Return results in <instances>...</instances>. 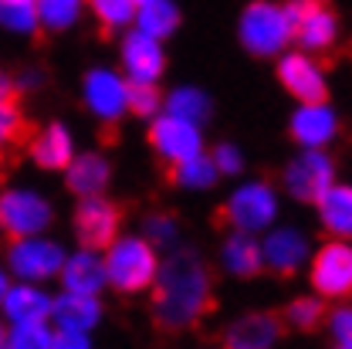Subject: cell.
I'll use <instances>...</instances> for the list:
<instances>
[{
  "label": "cell",
  "instance_id": "31",
  "mask_svg": "<svg viewBox=\"0 0 352 349\" xmlns=\"http://www.w3.org/2000/svg\"><path fill=\"white\" fill-rule=\"evenodd\" d=\"M0 24L14 34H34L41 24L34 0H0Z\"/></svg>",
  "mask_w": 352,
  "mask_h": 349
},
{
  "label": "cell",
  "instance_id": "30",
  "mask_svg": "<svg viewBox=\"0 0 352 349\" xmlns=\"http://www.w3.org/2000/svg\"><path fill=\"white\" fill-rule=\"evenodd\" d=\"M166 112L179 116V119H190V123H204L210 116V98L200 92V88H176L173 95L166 98Z\"/></svg>",
  "mask_w": 352,
  "mask_h": 349
},
{
  "label": "cell",
  "instance_id": "13",
  "mask_svg": "<svg viewBox=\"0 0 352 349\" xmlns=\"http://www.w3.org/2000/svg\"><path fill=\"white\" fill-rule=\"evenodd\" d=\"M54 295L34 282H10L7 295L0 299V315L7 326H28V322H51Z\"/></svg>",
  "mask_w": 352,
  "mask_h": 349
},
{
  "label": "cell",
  "instance_id": "35",
  "mask_svg": "<svg viewBox=\"0 0 352 349\" xmlns=\"http://www.w3.org/2000/svg\"><path fill=\"white\" fill-rule=\"evenodd\" d=\"M126 105H129V112H135V116H156V112H160V105H163V98H160L156 85H146V82H129Z\"/></svg>",
  "mask_w": 352,
  "mask_h": 349
},
{
  "label": "cell",
  "instance_id": "34",
  "mask_svg": "<svg viewBox=\"0 0 352 349\" xmlns=\"http://www.w3.org/2000/svg\"><path fill=\"white\" fill-rule=\"evenodd\" d=\"M176 237H179V220L173 214H153V218H146V241L156 251L176 248Z\"/></svg>",
  "mask_w": 352,
  "mask_h": 349
},
{
  "label": "cell",
  "instance_id": "9",
  "mask_svg": "<svg viewBox=\"0 0 352 349\" xmlns=\"http://www.w3.org/2000/svg\"><path fill=\"white\" fill-rule=\"evenodd\" d=\"M119 224H122V211L112 200H105L102 193L82 197V204L75 211V237H78L82 248L105 251L119 237Z\"/></svg>",
  "mask_w": 352,
  "mask_h": 349
},
{
  "label": "cell",
  "instance_id": "19",
  "mask_svg": "<svg viewBox=\"0 0 352 349\" xmlns=\"http://www.w3.org/2000/svg\"><path fill=\"white\" fill-rule=\"evenodd\" d=\"M339 119L325 102H302L298 112L292 116V136L295 142H302L305 149H322L336 139Z\"/></svg>",
  "mask_w": 352,
  "mask_h": 349
},
{
  "label": "cell",
  "instance_id": "15",
  "mask_svg": "<svg viewBox=\"0 0 352 349\" xmlns=\"http://www.w3.org/2000/svg\"><path fill=\"white\" fill-rule=\"evenodd\" d=\"M261 258L264 268H271L278 275H295L308 262V237L298 227H274L264 234Z\"/></svg>",
  "mask_w": 352,
  "mask_h": 349
},
{
  "label": "cell",
  "instance_id": "24",
  "mask_svg": "<svg viewBox=\"0 0 352 349\" xmlns=\"http://www.w3.org/2000/svg\"><path fill=\"white\" fill-rule=\"evenodd\" d=\"M31 136L28 119L17 105V85L10 78H0V156L14 146H21Z\"/></svg>",
  "mask_w": 352,
  "mask_h": 349
},
{
  "label": "cell",
  "instance_id": "7",
  "mask_svg": "<svg viewBox=\"0 0 352 349\" xmlns=\"http://www.w3.org/2000/svg\"><path fill=\"white\" fill-rule=\"evenodd\" d=\"M295 41H302L308 54L311 51H329L339 38V21L322 0H288L285 3Z\"/></svg>",
  "mask_w": 352,
  "mask_h": 349
},
{
  "label": "cell",
  "instance_id": "3",
  "mask_svg": "<svg viewBox=\"0 0 352 349\" xmlns=\"http://www.w3.org/2000/svg\"><path fill=\"white\" fill-rule=\"evenodd\" d=\"M292 38H295V31H292V21H288L285 3L258 0V3H251L241 14V44L251 54H261V58L281 54L285 44L292 41Z\"/></svg>",
  "mask_w": 352,
  "mask_h": 349
},
{
  "label": "cell",
  "instance_id": "26",
  "mask_svg": "<svg viewBox=\"0 0 352 349\" xmlns=\"http://www.w3.org/2000/svg\"><path fill=\"white\" fill-rule=\"evenodd\" d=\"M135 21H139V31H146L153 38H166L179 24V10L173 0H149L135 10Z\"/></svg>",
  "mask_w": 352,
  "mask_h": 349
},
{
  "label": "cell",
  "instance_id": "36",
  "mask_svg": "<svg viewBox=\"0 0 352 349\" xmlns=\"http://www.w3.org/2000/svg\"><path fill=\"white\" fill-rule=\"evenodd\" d=\"M325 322H329V336H332L336 349H352V302L336 306L325 315Z\"/></svg>",
  "mask_w": 352,
  "mask_h": 349
},
{
  "label": "cell",
  "instance_id": "23",
  "mask_svg": "<svg viewBox=\"0 0 352 349\" xmlns=\"http://www.w3.org/2000/svg\"><path fill=\"white\" fill-rule=\"evenodd\" d=\"M315 204H318L322 227H325L332 237L349 241L352 237V187H346V183H332Z\"/></svg>",
  "mask_w": 352,
  "mask_h": 349
},
{
  "label": "cell",
  "instance_id": "12",
  "mask_svg": "<svg viewBox=\"0 0 352 349\" xmlns=\"http://www.w3.org/2000/svg\"><path fill=\"white\" fill-rule=\"evenodd\" d=\"M278 78H281V85L288 88L298 102H325V95H329L325 72H322V65H318L308 51L281 54V61H278Z\"/></svg>",
  "mask_w": 352,
  "mask_h": 349
},
{
  "label": "cell",
  "instance_id": "29",
  "mask_svg": "<svg viewBox=\"0 0 352 349\" xmlns=\"http://www.w3.org/2000/svg\"><path fill=\"white\" fill-rule=\"evenodd\" d=\"M34 7H38V21L47 31H65L82 17L85 0H34Z\"/></svg>",
  "mask_w": 352,
  "mask_h": 349
},
{
  "label": "cell",
  "instance_id": "41",
  "mask_svg": "<svg viewBox=\"0 0 352 349\" xmlns=\"http://www.w3.org/2000/svg\"><path fill=\"white\" fill-rule=\"evenodd\" d=\"M142 3H149V0H135V7H142Z\"/></svg>",
  "mask_w": 352,
  "mask_h": 349
},
{
  "label": "cell",
  "instance_id": "33",
  "mask_svg": "<svg viewBox=\"0 0 352 349\" xmlns=\"http://www.w3.org/2000/svg\"><path fill=\"white\" fill-rule=\"evenodd\" d=\"M91 10L105 31H116V28H126L129 21H135L139 7H135V0H91Z\"/></svg>",
  "mask_w": 352,
  "mask_h": 349
},
{
  "label": "cell",
  "instance_id": "11",
  "mask_svg": "<svg viewBox=\"0 0 352 349\" xmlns=\"http://www.w3.org/2000/svg\"><path fill=\"white\" fill-rule=\"evenodd\" d=\"M149 142H153V149H156L170 167L204 153V132H200V126L190 123V119L170 116V112L160 116V119L149 126Z\"/></svg>",
  "mask_w": 352,
  "mask_h": 349
},
{
  "label": "cell",
  "instance_id": "42",
  "mask_svg": "<svg viewBox=\"0 0 352 349\" xmlns=\"http://www.w3.org/2000/svg\"><path fill=\"white\" fill-rule=\"evenodd\" d=\"M0 349H7V346H0Z\"/></svg>",
  "mask_w": 352,
  "mask_h": 349
},
{
  "label": "cell",
  "instance_id": "37",
  "mask_svg": "<svg viewBox=\"0 0 352 349\" xmlns=\"http://www.w3.org/2000/svg\"><path fill=\"white\" fill-rule=\"evenodd\" d=\"M214 167H217V173H241V167H244V156H241V149L234 146V142H220L217 149H214Z\"/></svg>",
  "mask_w": 352,
  "mask_h": 349
},
{
  "label": "cell",
  "instance_id": "2",
  "mask_svg": "<svg viewBox=\"0 0 352 349\" xmlns=\"http://www.w3.org/2000/svg\"><path fill=\"white\" fill-rule=\"evenodd\" d=\"M102 262H105V282H109V288H116L119 295H139V292L153 288L163 258H160V251L146 237L126 234V237H116L105 248Z\"/></svg>",
  "mask_w": 352,
  "mask_h": 349
},
{
  "label": "cell",
  "instance_id": "6",
  "mask_svg": "<svg viewBox=\"0 0 352 349\" xmlns=\"http://www.w3.org/2000/svg\"><path fill=\"white\" fill-rule=\"evenodd\" d=\"M274 214H278V197L261 180L237 187L230 193L227 207L220 211V218L227 220L234 231H244V234H261L264 227L274 224Z\"/></svg>",
  "mask_w": 352,
  "mask_h": 349
},
{
  "label": "cell",
  "instance_id": "27",
  "mask_svg": "<svg viewBox=\"0 0 352 349\" xmlns=\"http://www.w3.org/2000/svg\"><path fill=\"white\" fill-rule=\"evenodd\" d=\"M325 315H329V308H325V299H318V295H298L285 308V322L292 329H298V332L318 329L325 322Z\"/></svg>",
  "mask_w": 352,
  "mask_h": 349
},
{
  "label": "cell",
  "instance_id": "28",
  "mask_svg": "<svg viewBox=\"0 0 352 349\" xmlns=\"http://www.w3.org/2000/svg\"><path fill=\"white\" fill-rule=\"evenodd\" d=\"M179 183V187H190V190H207V187H214L217 183V167H214V160L210 156H190V160H183V163H176L173 173H170Z\"/></svg>",
  "mask_w": 352,
  "mask_h": 349
},
{
  "label": "cell",
  "instance_id": "5",
  "mask_svg": "<svg viewBox=\"0 0 352 349\" xmlns=\"http://www.w3.org/2000/svg\"><path fill=\"white\" fill-rule=\"evenodd\" d=\"M65 248L47 241L44 234H31V237H14L10 251H7V268L17 282H34L44 285L51 278H58L61 264H65Z\"/></svg>",
  "mask_w": 352,
  "mask_h": 349
},
{
  "label": "cell",
  "instance_id": "38",
  "mask_svg": "<svg viewBox=\"0 0 352 349\" xmlns=\"http://www.w3.org/2000/svg\"><path fill=\"white\" fill-rule=\"evenodd\" d=\"M51 349H95L91 332H75V329H54Z\"/></svg>",
  "mask_w": 352,
  "mask_h": 349
},
{
  "label": "cell",
  "instance_id": "18",
  "mask_svg": "<svg viewBox=\"0 0 352 349\" xmlns=\"http://www.w3.org/2000/svg\"><path fill=\"white\" fill-rule=\"evenodd\" d=\"M126 92H129V82H122L116 72L95 68L85 75V105L105 123H116L122 112H129Z\"/></svg>",
  "mask_w": 352,
  "mask_h": 349
},
{
  "label": "cell",
  "instance_id": "8",
  "mask_svg": "<svg viewBox=\"0 0 352 349\" xmlns=\"http://www.w3.org/2000/svg\"><path fill=\"white\" fill-rule=\"evenodd\" d=\"M332 183H336V163H332V156L322 153V149L298 153V156L288 163V170H285V190H288L295 200H302V204H315Z\"/></svg>",
  "mask_w": 352,
  "mask_h": 349
},
{
  "label": "cell",
  "instance_id": "39",
  "mask_svg": "<svg viewBox=\"0 0 352 349\" xmlns=\"http://www.w3.org/2000/svg\"><path fill=\"white\" fill-rule=\"evenodd\" d=\"M7 288H10V271H7V268H0V299L7 295Z\"/></svg>",
  "mask_w": 352,
  "mask_h": 349
},
{
  "label": "cell",
  "instance_id": "14",
  "mask_svg": "<svg viewBox=\"0 0 352 349\" xmlns=\"http://www.w3.org/2000/svg\"><path fill=\"white\" fill-rule=\"evenodd\" d=\"M281 343V319L274 312H244L223 329V349H274Z\"/></svg>",
  "mask_w": 352,
  "mask_h": 349
},
{
  "label": "cell",
  "instance_id": "4",
  "mask_svg": "<svg viewBox=\"0 0 352 349\" xmlns=\"http://www.w3.org/2000/svg\"><path fill=\"white\" fill-rule=\"evenodd\" d=\"M308 282L315 288L318 299L325 302H342L352 295V244L342 237H332L329 244H322L311 264H308Z\"/></svg>",
  "mask_w": 352,
  "mask_h": 349
},
{
  "label": "cell",
  "instance_id": "20",
  "mask_svg": "<svg viewBox=\"0 0 352 349\" xmlns=\"http://www.w3.org/2000/svg\"><path fill=\"white\" fill-rule=\"evenodd\" d=\"M105 308L98 295H78V292H61L54 295L51 306V326L54 329H75V332H91L98 329Z\"/></svg>",
  "mask_w": 352,
  "mask_h": 349
},
{
  "label": "cell",
  "instance_id": "43",
  "mask_svg": "<svg viewBox=\"0 0 352 349\" xmlns=\"http://www.w3.org/2000/svg\"><path fill=\"white\" fill-rule=\"evenodd\" d=\"M0 78H3V75H0Z\"/></svg>",
  "mask_w": 352,
  "mask_h": 349
},
{
  "label": "cell",
  "instance_id": "17",
  "mask_svg": "<svg viewBox=\"0 0 352 349\" xmlns=\"http://www.w3.org/2000/svg\"><path fill=\"white\" fill-rule=\"evenodd\" d=\"M61 292H78V295H102L109 288L105 282V262L98 251L91 248H78L75 255H68L61 271H58Z\"/></svg>",
  "mask_w": 352,
  "mask_h": 349
},
{
  "label": "cell",
  "instance_id": "16",
  "mask_svg": "<svg viewBox=\"0 0 352 349\" xmlns=\"http://www.w3.org/2000/svg\"><path fill=\"white\" fill-rule=\"evenodd\" d=\"M122 65H126L129 82L156 85V78H160L163 68H166V54H163L160 38H153V34H146V31H132L129 38L122 41Z\"/></svg>",
  "mask_w": 352,
  "mask_h": 349
},
{
  "label": "cell",
  "instance_id": "10",
  "mask_svg": "<svg viewBox=\"0 0 352 349\" xmlns=\"http://www.w3.org/2000/svg\"><path fill=\"white\" fill-rule=\"evenodd\" d=\"M51 224V204L34 190H7L0 197V231L10 237H31L44 234Z\"/></svg>",
  "mask_w": 352,
  "mask_h": 349
},
{
  "label": "cell",
  "instance_id": "21",
  "mask_svg": "<svg viewBox=\"0 0 352 349\" xmlns=\"http://www.w3.org/2000/svg\"><path fill=\"white\" fill-rule=\"evenodd\" d=\"M220 264H223V271L234 275V278H254L264 268L261 241H258L254 234L234 231V234L223 241V248H220Z\"/></svg>",
  "mask_w": 352,
  "mask_h": 349
},
{
  "label": "cell",
  "instance_id": "32",
  "mask_svg": "<svg viewBox=\"0 0 352 349\" xmlns=\"http://www.w3.org/2000/svg\"><path fill=\"white\" fill-rule=\"evenodd\" d=\"M54 326L51 322H28V326H7V349H51Z\"/></svg>",
  "mask_w": 352,
  "mask_h": 349
},
{
  "label": "cell",
  "instance_id": "25",
  "mask_svg": "<svg viewBox=\"0 0 352 349\" xmlns=\"http://www.w3.org/2000/svg\"><path fill=\"white\" fill-rule=\"evenodd\" d=\"M65 173H68L72 193H78V197H98V193L109 187V163H105V156H98V153L75 156V160L65 167Z\"/></svg>",
  "mask_w": 352,
  "mask_h": 349
},
{
  "label": "cell",
  "instance_id": "40",
  "mask_svg": "<svg viewBox=\"0 0 352 349\" xmlns=\"http://www.w3.org/2000/svg\"><path fill=\"white\" fill-rule=\"evenodd\" d=\"M3 339H7V322H3V315H0V346H3Z\"/></svg>",
  "mask_w": 352,
  "mask_h": 349
},
{
  "label": "cell",
  "instance_id": "22",
  "mask_svg": "<svg viewBox=\"0 0 352 349\" xmlns=\"http://www.w3.org/2000/svg\"><path fill=\"white\" fill-rule=\"evenodd\" d=\"M31 156L44 170H65L75 160V139L61 123H51L47 129L31 136Z\"/></svg>",
  "mask_w": 352,
  "mask_h": 349
},
{
  "label": "cell",
  "instance_id": "1",
  "mask_svg": "<svg viewBox=\"0 0 352 349\" xmlns=\"http://www.w3.org/2000/svg\"><path fill=\"white\" fill-rule=\"evenodd\" d=\"M149 292H153V319L166 332L193 329L214 308L210 268L193 251H173L166 262H160Z\"/></svg>",
  "mask_w": 352,
  "mask_h": 349
}]
</instances>
